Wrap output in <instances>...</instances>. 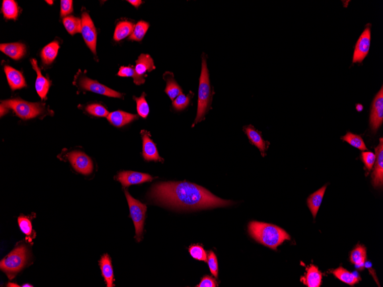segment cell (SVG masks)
<instances>
[{"label":"cell","instance_id":"5b68a950","mask_svg":"<svg viewBox=\"0 0 383 287\" xmlns=\"http://www.w3.org/2000/svg\"><path fill=\"white\" fill-rule=\"evenodd\" d=\"M2 105L8 109L13 110L19 117L25 120L38 117L44 110L43 104L31 103L20 99L4 101Z\"/></svg>","mask_w":383,"mask_h":287},{"label":"cell","instance_id":"2e32d148","mask_svg":"<svg viewBox=\"0 0 383 287\" xmlns=\"http://www.w3.org/2000/svg\"><path fill=\"white\" fill-rule=\"evenodd\" d=\"M31 63L33 68L37 73L35 83L37 93L42 98V100H44L46 98L49 87L51 86V82L43 76L41 69L38 66V61L36 59H32L31 60Z\"/></svg>","mask_w":383,"mask_h":287},{"label":"cell","instance_id":"e0dca14e","mask_svg":"<svg viewBox=\"0 0 383 287\" xmlns=\"http://www.w3.org/2000/svg\"><path fill=\"white\" fill-rule=\"evenodd\" d=\"M4 71H5L8 83H9L12 90L15 91L16 89L26 87V80H25L21 72L9 66V65H6L4 67Z\"/></svg>","mask_w":383,"mask_h":287},{"label":"cell","instance_id":"277c9868","mask_svg":"<svg viewBox=\"0 0 383 287\" xmlns=\"http://www.w3.org/2000/svg\"><path fill=\"white\" fill-rule=\"evenodd\" d=\"M28 256L27 248L24 245L19 246L4 258L0 268L10 279H12L26 265Z\"/></svg>","mask_w":383,"mask_h":287},{"label":"cell","instance_id":"b9f144b4","mask_svg":"<svg viewBox=\"0 0 383 287\" xmlns=\"http://www.w3.org/2000/svg\"><path fill=\"white\" fill-rule=\"evenodd\" d=\"M217 282L214 278L209 276H204L201 280L200 283L197 287H216Z\"/></svg>","mask_w":383,"mask_h":287},{"label":"cell","instance_id":"ac0fdd59","mask_svg":"<svg viewBox=\"0 0 383 287\" xmlns=\"http://www.w3.org/2000/svg\"><path fill=\"white\" fill-rule=\"evenodd\" d=\"M0 50L15 60H19L26 54V45L20 43L2 44Z\"/></svg>","mask_w":383,"mask_h":287},{"label":"cell","instance_id":"e575fe53","mask_svg":"<svg viewBox=\"0 0 383 287\" xmlns=\"http://www.w3.org/2000/svg\"><path fill=\"white\" fill-rule=\"evenodd\" d=\"M194 93L190 91L189 95L187 97L182 92L173 101V107L176 111H182L186 109L190 103L191 98Z\"/></svg>","mask_w":383,"mask_h":287},{"label":"cell","instance_id":"d6a6232c","mask_svg":"<svg viewBox=\"0 0 383 287\" xmlns=\"http://www.w3.org/2000/svg\"><path fill=\"white\" fill-rule=\"evenodd\" d=\"M149 28V23L144 21L139 22L135 26L132 34L130 36V40L141 42L146 34Z\"/></svg>","mask_w":383,"mask_h":287},{"label":"cell","instance_id":"4316f807","mask_svg":"<svg viewBox=\"0 0 383 287\" xmlns=\"http://www.w3.org/2000/svg\"><path fill=\"white\" fill-rule=\"evenodd\" d=\"M134 24L128 21L119 22L115 28L114 40L119 42L132 34L134 29Z\"/></svg>","mask_w":383,"mask_h":287},{"label":"cell","instance_id":"d4e9b609","mask_svg":"<svg viewBox=\"0 0 383 287\" xmlns=\"http://www.w3.org/2000/svg\"><path fill=\"white\" fill-rule=\"evenodd\" d=\"M59 44L57 42H53L44 47L41 52V57L44 64H51L56 59L59 50Z\"/></svg>","mask_w":383,"mask_h":287},{"label":"cell","instance_id":"52a82bcc","mask_svg":"<svg viewBox=\"0 0 383 287\" xmlns=\"http://www.w3.org/2000/svg\"><path fill=\"white\" fill-rule=\"evenodd\" d=\"M82 34L90 50L96 55L97 33L96 27L90 15L84 12L82 15Z\"/></svg>","mask_w":383,"mask_h":287},{"label":"cell","instance_id":"ffe728a7","mask_svg":"<svg viewBox=\"0 0 383 287\" xmlns=\"http://www.w3.org/2000/svg\"><path fill=\"white\" fill-rule=\"evenodd\" d=\"M323 274L319 268L314 265H311L307 269L304 276L301 278V281L309 287H319L322 282Z\"/></svg>","mask_w":383,"mask_h":287},{"label":"cell","instance_id":"9a60e30c","mask_svg":"<svg viewBox=\"0 0 383 287\" xmlns=\"http://www.w3.org/2000/svg\"><path fill=\"white\" fill-rule=\"evenodd\" d=\"M143 141L142 155L146 161H163L160 157L155 143L150 138V134L145 130L141 132Z\"/></svg>","mask_w":383,"mask_h":287},{"label":"cell","instance_id":"d6986e66","mask_svg":"<svg viewBox=\"0 0 383 287\" xmlns=\"http://www.w3.org/2000/svg\"><path fill=\"white\" fill-rule=\"evenodd\" d=\"M137 115L127 113L122 111L111 113L108 116V120L111 124L117 128H121L134 120H137Z\"/></svg>","mask_w":383,"mask_h":287},{"label":"cell","instance_id":"836d02e7","mask_svg":"<svg viewBox=\"0 0 383 287\" xmlns=\"http://www.w3.org/2000/svg\"><path fill=\"white\" fill-rule=\"evenodd\" d=\"M18 223L21 231L26 235V239L29 242H31L35 236L33 235L32 224L30 219L27 217L20 216L18 218Z\"/></svg>","mask_w":383,"mask_h":287},{"label":"cell","instance_id":"5bb4252c","mask_svg":"<svg viewBox=\"0 0 383 287\" xmlns=\"http://www.w3.org/2000/svg\"><path fill=\"white\" fill-rule=\"evenodd\" d=\"M244 131L248 137L251 144L257 147L260 151L262 157H265L266 151L268 149L270 143L263 139L261 131L255 129L254 127L251 125L244 126Z\"/></svg>","mask_w":383,"mask_h":287},{"label":"cell","instance_id":"ba28073f","mask_svg":"<svg viewBox=\"0 0 383 287\" xmlns=\"http://www.w3.org/2000/svg\"><path fill=\"white\" fill-rule=\"evenodd\" d=\"M371 24H368L364 31L362 33L356 44L354 51L352 62L353 63H361L368 55L370 42H371Z\"/></svg>","mask_w":383,"mask_h":287},{"label":"cell","instance_id":"7bdbcfd3","mask_svg":"<svg viewBox=\"0 0 383 287\" xmlns=\"http://www.w3.org/2000/svg\"><path fill=\"white\" fill-rule=\"evenodd\" d=\"M127 2L130 3L131 5L136 8H138L142 4V1H140V0H129Z\"/></svg>","mask_w":383,"mask_h":287},{"label":"cell","instance_id":"cb8c5ba5","mask_svg":"<svg viewBox=\"0 0 383 287\" xmlns=\"http://www.w3.org/2000/svg\"><path fill=\"white\" fill-rule=\"evenodd\" d=\"M164 79L167 82V87L165 92L167 93L171 100L174 101L181 93L183 92V90L175 80L174 73L170 72L165 73Z\"/></svg>","mask_w":383,"mask_h":287},{"label":"cell","instance_id":"f546056e","mask_svg":"<svg viewBox=\"0 0 383 287\" xmlns=\"http://www.w3.org/2000/svg\"><path fill=\"white\" fill-rule=\"evenodd\" d=\"M64 26L70 35H74L82 32V20L69 16L63 20Z\"/></svg>","mask_w":383,"mask_h":287},{"label":"cell","instance_id":"7c38bea8","mask_svg":"<svg viewBox=\"0 0 383 287\" xmlns=\"http://www.w3.org/2000/svg\"><path fill=\"white\" fill-rule=\"evenodd\" d=\"M117 179L123 187H128L132 184L150 182L154 178L149 174L139 172L123 171L118 174Z\"/></svg>","mask_w":383,"mask_h":287},{"label":"cell","instance_id":"9c48e42d","mask_svg":"<svg viewBox=\"0 0 383 287\" xmlns=\"http://www.w3.org/2000/svg\"><path fill=\"white\" fill-rule=\"evenodd\" d=\"M383 122V87L374 97L370 112L369 124L373 132L376 133Z\"/></svg>","mask_w":383,"mask_h":287},{"label":"cell","instance_id":"8d00e7d4","mask_svg":"<svg viewBox=\"0 0 383 287\" xmlns=\"http://www.w3.org/2000/svg\"><path fill=\"white\" fill-rule=\"evenodd\" d=\"M86 110L90 114L97 117H108L110 114L104 106L100 104L89 105L86 107Z\"/></svg>","mask_w":383,"mask_h":287},{"label":"cell","instance_id":"74e56055","mask_svg":"<svg viewBox=\"0 0 383 287\" xmlns=\"http://www.w3.org/2000/svg\"><path fill=\"white\" fill-rule=\"evenodd\" d=\"M189 253L191 256L196 260L207 262L208 257L207 253L204 251V248L201 246L194 245L191 246L189 249Z\"/></svg>","mask_w":383,"mask_h":287},{"label":"cell","instance_id":"83f0119b","mask_svg":"<svg viewBox=\"0 0 383 287\" xmlns=\"http://www.w3.org/2000/svg\"><path fill=\"white\" fill-rule=\"evenodd\" d=\"M332 273L340 280L350 285H355L361 280L360 277L354 275L343 267L337 268Z\"/></svg>","mask_w":383,"mask_h":287},{"label":"cell","instance_id":"f1b7e54d","mask_svg":"<svg viewBox=\"0 0 383 287\" xmlns=\"http://www.w3.org/2000/svg\"><path fill=\"white\" fill-rule=\"evenodd\" d=\"M2 11L6 19L16 20L19 15L18 4L14 0H4L3 3Z\"/></svg>","mask_w":383,"mask_h":287},{"label":"cell","instance_id":"8992f818","mask_svg":"<svg viewBox=\"0 0 383 287\" xmlns=\"http://www.w3.org/2000/svg\"><path fill=\"white\" fill-rule=\"evenodd\" d=\"M128 203L130 217L132 219L135 228V239L138 242L142 240L144 222H145L147 207L146 205L131 197L129 193L125 191Z\"/></svg>","mask_w":383,"mask_h":287},{"label":"cell","instance_id":"3957f363","mask_svg":"<svg viewBox=\"0 0 383 287\" xmlns=\"http://www.w3.org/2000/svg\"><path fill=\"white\" fill-rule=\"evenodd\" d=\"M198 106L194 124L193 126L204 120L205 114L211 108L212 100V93L211 83H210L209 75L207 68V57L203 53L202 55V64L199 80L198 93Z\"/></svg>","mask_w":383,"mask_h":287},{"label":"cell","instance_id":"60d3db41","mask_svg":"<svg viewBox=\"0 0 383 287\" xmlns=\"http://www.w3.org/2000/svg\"><path fill=\"white\" fill-rule=\"evenodd\" d=\"M61 17H67L73 12V2L71 0H61Z\"/></svg>","mask_w":383,"mask_h":287},{"label":"cell","instance_id":"7402d4cb","mask_svg":"<svg viewBox=\"0 0 383 287\" xmlns=\"http://www.w3.org/2000/svg\"><path fill=\"white\" fill-rule=\"evenodd\" d=\"M100 265L103 277H104L107 286H114V272L112 261L108 255H104L100 261Z\"/></svg>","mask_w":383,"mask_h":287},{"label":"cell","instance_id":"30bf717a","mask_svg":"<svg viewBox=\"0 0 383 287\" xmlns=\"http://www.w3.org/2000/svg\"><path fill=\"white\" fill-rule=\"evenodd\" d=\"M67 157L74 169L79 173L85 175L92 173L93 164L87 155L80 151H73L69 153Z\"/></svg>","mask_w":383,"mask_h":287},{"label":"cell","instance_id":"7dc6e473","mask_svg":"<svg viewBox=\"0 0 383 287\" xmlns=\"http://www.w3.org/2000/svg\"><path fill=\"white\" fill-rule=\"evenodd\" d=\"M46 2H47L48 3L50 4H52L53 3L52 1H46Z\"/></svg>","mask_w":383,"mask_h":287},{"label":"cell","instance_id":"ab89813d","mask_svg":"<svg viewBox=\"0 0 383 287\" xmlns=\"http://www.w3.org/2000/svg\"><path fill=\"white\" fill-rule=\"evenodd\" d=\"M208 264L210 270L215 277L218 276V264L217 257L215 253L210 251L208 256Z\"/></svg>","mask_w":383,"mask_h":287},{"label":"cell","instance_id":"6da1fadb","mask_svg":"<svg viewBox=\"0 0 383 287\" xmlns=\"http://www.w3.org/2000/svg\"><path fill=\"white\" fill-rule=\"evenodd\" d=\"M149 196L159 203L185 209L226 207L233 204L217 198L203 187L186 181L158 183L151 187Z\"/></svg>","mask_w":383,"mask_h":287},{"label":"cell","instance_id":"ee69618b","mask_svg":"<svg viewBox=\"0 0 383 287\" xmlns=\"http://www.w3.org/2000/svg\"><path fill=\"white\" fill-rule=\"evenodd\" d=\"M356 110L359 112H362V110H363V106L360 104H357L356 105Z\"/></svg>","mask_w":383,"mask_h":287},{"label":"cell","instance_id":"44dd1931","mask_svg":"<svg viewBox=\"0 0 383 287\" xmlns=\"http://www.w3.org/2000/svg\"><path fill=\"white\" fill-rule=\"evenodd\" d=\"M327 184H325L318 190L312 194L307 200V204L314 219L318 213L321 203H322Z\"/></svg>","mask_w":383,"mask_h":287},{"label":"cell","instance_id":"bcb514c9","mask_svg":"<svg viewBox=\"0 0 383 287\" xmlns=\"http://www.w3.org/2000/svg\"><path fill=\"white\" fill-rule=\"evenodd\" d=\"M22 286H24V287H25V286L30 287V286H33L30 285V284H26L23 285Z\"/></svg>","mask_w":383,"mask_h":287},{"label":"cell","instance_id":"4fadbf2b","mask_svg":"<svg viewBox=\"0 0 383 287\" xmlns=\"http://www.w3.org/2000/svg\"><path fill=\"white\" fill-rule=\"evenodd\" d=\"M375 166L372 174V183L374 187H382L383 185V140L379 139V144L375 148Z\"/></svg>","mask_w":383,"mask_h":287},{"label":"cell","instance_id":"4dcf8cb0","mask_svg":"<svg viewBox=\"0 0 383 287\" xmlns=\"http://www.w3.org/2000/svg\"><path fill=\"white\" fill-rule=\"evenodd\" d=\"M341 139L343 141L348 142L349 145L360 150L365 151L368 150L363 139L359 135L353 134L351 132H347L344 136L341 137Z\"/></svg>","mask_w":383,"mask_h":287},{"label":"cell","instance_id":"603a6c76","mask_svg":"<svg viewBox=\"0 0 383 287\" xmlns=\"http://www.w3.org/2000/svg\"><path fill=\"white\" fill-rule=\"evenodd\" d=\"M136 73L141 76H145V73L151 72L156 69L154 60L147 54H141L136 61L134 67Z\"/></svg>","mask_w":383,"mask_h":287},{"label":"cell","instance_id":"1f68e13d","mask_svg":"<svg viewBox=\"0 0 383 287\" xmlns=\"http://www.w3.org/2000/svg\"><path fill=\"white\" fill-rule=\"evenodd\" d=\"M118 75L121 77H131L134 79L135 84L141 85L145 83V80L144 76H141L136 73L135 68L133 67L122 66L119 68Z\"/></svg>","mask_w":383,"mask_h":287},{"label":"cell","instance_id":"8fae6325","mask_svg":"<svg viewBox=\"0 0 383 287\" xmlns=\"http://www.w3.org/2000/svg\"><path fill=\"white\" fill-rule=\"evenodd\" d=\"M80 84L81 87L87 91H92L94 93L101 94V95H105L113 98H122L121 93L114 91L111 88L106 87L96 80H93L88 78L87 77H83L80 80Z\"/></svg>","mask_w":383,"mask_h":287},{"label":"cell","instance_id":"d590c367","mask_svg":"<svg viewBox=\"0 0 383 287\" xmlns=\"http://www.w3.org/2000/svg\"><path fill=\"white\" fill-rule=\"evenodd\" d=\"M145 93L143 92L139 98L134 97V100L137 103L138 113L143 118H146L149 113V108L145 100Z\"/></svg>","mask_w":383,"mask_h":287},{"label":"cell","instance_id":"7a4b0ae2","mask_svg":"<svg viewBox=\"0 0 383 287\" xmlns=\"http://www.w3.org/2000/svg\"><path fill=\"white\" fill-rule=\"evenodd\" d=\"M251 237L266 247L277 249L284 241L290 240L289 234L276 225L253 221L249 225Z\"/></svg>","mask_w":383,"mask_h":287},{"label":"cell","instance_id":"484cf974","mask_svg":"<svg viewBox=\"0 0 383 287\" xmlns=\"http://www.w3.org/2000/svg\"><path fill=\"white\" fill-rule=\"evenodd\" d=\"M366 259V249L364 246L357 245L353 250L350 255V260L352 263L355 264L357 268L360 270L365 267Z\"/></svg>","mask_w":383,"mask_h":287},{"label":"cell","instance_id":"f35d334b","mask_svg":"<svg viewBox=\"0 0 383 287\" xmlns=\"http://www.w3.org/2000/svg\"><path fill=\"white\" fill-rule=\"evenodd\" d=\"M362 161L363 162L365 169L368 172L372 169L374 163H375L376 156L371 151H365L362 152L361 155Z\"/></svg>","mask_w":383,"mask_h":287},{"label":"cell","instance_id":"f6af8a7d","mask_svg":"<svg viewBox=\"0 0 383 287\" xmlns=\"http://www.w3.org/2000/svg\"><path fill=\"white\" fill-rule=\"evenodd\" d=\"M8 286H19L18 285H17V284H13V283H10L9 284H8Z\"/></svg>","mask_w":383,"mask_h":287}]
</instances>
